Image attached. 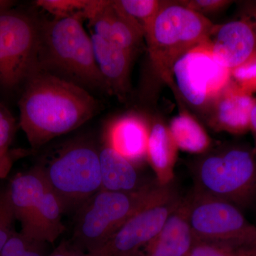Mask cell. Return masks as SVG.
Listing matches in <instances>:
<instances>
[{
  "mask_svg": "<svg viewBox=\"0 0 256 256\" xmlns=\"http://www.w3.org/2000/svg\"><path fill=\"white\" fill-rule=\"evenodd\" d=\"M24 85L20 126L34 150L80 127L99 110L86 89L38 67Z\"/></svg>",
  "mask_w": 256,
  "mask_h": 256,
  "instance_id": "obj_1",
  "label": "cell"
},
{
  "mask_svg": "<svg viewBox=\"0 0 256 256\" xmlns=\"http://www.w3.org/2000/svg\"><path fill=\"white\" fill-rule=\"evenodd\" d=\"M82 20L68 18L40 22L38 67L84 88L108 90Z\"/></svg>",
  "mask_w": 256,
  "mask_h": 256,
  "instance_id": "obj_2",
  "label": "cell"
},
{
  "mask_svg": "<svg viewBox=\"0 0 256 256\" xmlns=\"http://www.w3.org/2000/svg\"><path fill=\"white\" fill-rule=\"evenodd\" d=\"M171 184L161 186L156 182L134 192L101 190L77 210L70 245L87 254L97 252L138 210L162 194Z\"/></svg>",
  "mask_w": 256,
  "mask_h": 256,
  "instance_id": "obj_3",
  "label": "cell"
},
{
  "mask_svg": "<svg viewBox=\"0 0 256 256\" xmlns=\"http://www.w3.org/2000/svg\"><path fill=\"white\" fill-rule=\"evenodd\" d=\"M194 191L228 202L240 210L256 203V152L230 146L198 160L194 166Z\"/></svg>",
  "mask_w": 256,
  "mask_h": 256,
  "instance_id": "obj_4",
  "label": "cell"
},
{
  "mask_svg": "<svg viewBox=\"0 0 256 256\" xmlns=\"http://www.w3.org/2000/svg\"><path fill=\"white\" fill-rule=\"evenodd\" d=\"M214 26L204 15L180 3H164L144 35L152 64L160 78L172 82L176 60L208 42Z\"/></svg>",
  "mask_w": 256,
  "mask_h": 256,
  "instance_id": "obj_5",
  "label": "cell"
},
{
  "mask_svg": "<svg viewBox=\"0 0 256 256\" xmlns=\"http://www.w3.org/2000/svg\"><path fill=\"white\" fill-rule=\"evenodd\" d=\"M38 166L64 212L78 210L101 190L99 150L90 141L78 139L66 143Z\"/></svg>",
  "mask_w": 256,
  "mask_h": 256,
  "instance_id": "obj_6",
  "label": "cell"
},
{
  "mask_svg": "<svg viewBox=\"0 0 256 256\" xmlns=\"http://www.w3.org/2000/svg\"><path fill=\"white\" fill-rule=\"evenodd\" d=\"M188 200V218L195 240L256 248V226L238 207L194 191Z\"/></svg>",
  "mask_w": 256,
  "mask_h": 256,
  "instance_id": "obj_7",
  "label": "cell"
},
{
  "mask_svg": "<svg viewBox=\"0 0 256 256\" xmlns=\"http://www.w3.org/2000/svg\"><path fill=\"white\" fill-rule=\"evenodd\" d=\"M40 21L9 10L0 14V86L24 84L38 68Z\"/></svg>",
  "mask_w": 256,
  "mask_h": 256,
  "instance_id": "obj_8",
  "label": "cell"
},
{
  "mask_svg": "<svg viewBox=\"0 0 256 256\" xmlns=\"http://www.w3.org/2000/svg\"><path fill=\"white\" fill-rule=\"evenodd\" d=\"M178 90L192 106L212 104L230 82V70L218 62L207 43L188 50L172 70Z\"/></svg>",
  "mask_w": 256,
  "mask_h": 256,
  "instance_id": "obj_9",
  "label": "cell"
},
{
  "mask_svg": "<svg viewBox=\"0 0 256 256\" xmlns=\"http://www.w3.org/2000/svg\"><path fill=\"white\" fill-rule=\"evenodd\" d=\"M180 196L172 184L160 196L152 200L114 234L95 256H130L159 234L170 215L180 205Z\"/></svg>",
  "mask_w": 256,
  "mask_h": 256,
  "instance_id": "obj_10",
  "label": "cell"
},
{
  "mask_svg": "<svg viewBox=\"0 0 256 256\" xmlns=\"http://www.w3.org/2000/svg\"><path fill=\"white\" fill-rule=\"evenodd\" d=\"M244 9L235 20L215 26L206 42L216 60L230 70L256 54V2Z\"/></svg>",
  "mask_w": 256,
  "mask_h": 256,
  "instance_id": "obj_11",
  "label": "cell"
},
{
  "mask_svg": "<svg viewBox=\"0 0 256 256\" xmlns=\"http://www.w3.org/2000/svg\"><path fill=\"white\" fill-rule=\"evenodd\" d=\"M87 20L95 34L132 55L144 38L142 30L122 11L117 1L95 0Z\"/></svg>",
  "mask_w": 256,
  "mask_h": 256,
  "instance_id": "obj_12",
  "label": "cell"
},
{
  "mask_svg": "<svg viewBox=\"0 0 256 256\" xmlns=\"http://www.w3.org/2000/svg\"><path fill=\"white\" fill-rule=\"evenodd\" d=\"M188 196L170 215L152 240L130 256H186L195 242L188 218Z\"/></svg>",
  "mask_w": 256,
  "mask_h": 256,
  "instance_id": "obj_13",
  "label": "cell"
},
{
  "mask_svg": "<svg viewBox=\"0 0 256 256\" xmlns=\"http://www.w3.org/2000/svg\"><path fill=\"white\" fill-rule=\"evenodd\" d=\"M256 99L230 80L212 102L210 124L216 130L244 134L250 130Z\"/></svg>",
  "mask_w": 256,
  "mask_h": 256,
  "instance_id": "obj_14",
  "label": "cell"
},
{
  "mask_svg": "<svg viewBox=\"0 0 256 256\" xmlns=\"http://www.w3.org/2000/svg\"><path fill=\"white\" fill-rule=\"evenodd\" d=\"M150 126L137 114L114 120L106 128L105 143L137 166L146 160Z\"/></svg>",
  "mask_w": 256,
  "mask_h": 256,
  "instance_id": "obj_15",
  "label": "cell"
},
{
  "mask_svg": "<svg viewBox=\"0 0 256 256\" xmlns=\"http://www.w3.org/2000/svg\"><path fill=\"white\" fill-rule=\"evenodd\" d=\"M92 42L98 68L109 92L124 98L129 90L132 54L92 34Z\"/></svg>",
  "mask_w": 256,
  "mask_h": 256,
  "instance_id": "obj_16",
  "label": "cell"
},
{
  "mask_svg": "<svg viewBox=\"0 0 256 256\" xmlns=\"http://www.w3.org/2000/svg\"><path fill=\"white\" fill-rule=\"evenodd\" d=\"M99 160L102 190L134 192L156 182L144 180L138 172L137 166L105 142L99 150Z\"/></svg>",
  "mask_w": 256,
  "mask_h": 256,
  "instance_id": "obj_17",
  "label": "cell"
},
{
  "mask_svg": "<svg viewBox=\"0 0 256 256\" xmlns=\"http://www.w3.org/2000/svg\"><path fill=\"white\" fill-rule=\"evenodd\" d=\"M47 188L46 178L38 166L18 173L6 188L15 218L21 224V230L28 227Z\"/></svg>",
  "mask_w": 256,
  "mask_h": 256,
  "instance_id": "obj_18",
  "label": "cell"
},
{
  "mask_svg": "<svg viewBox=\"0 0 256 256\" xmlns=\"http://www.w3.org/2000/svg\"><path fill=\"white\" fill-rule=\"evenodd\" d=\"M178 150L168 126L159 121L152 124L146 160L154 171L156 181L161 186L172 184Z\"/></svg>",
  "mask_w": 256,
  "mask_h": 256,
  "instance_id": "obj_19",
  "label": "cell"
},
{
  "mask_svg": "<svg viewBox=\"0 0 256 256\" xmlns=\"http://www.w3.org/2000/svg\"><path fill=\"white\" fill-rule=\"evenodd\" d=\"M64 212L60 198L48 186L28 227L21 233L38 242L52 244L64 232Z\"/></svg>",
  "mask_w": 256,
  "mask_h": 256,
  "instance_id": "obj_20",
  "label": "cell"
},
{
  "mask_svg": "<svg viewBox=\"0 0 256 256\" xmlns=\"http://www.w3.org/2000/svg\"><path fill=\"white\" fill-rule=\"evenodd\" d=\"M168 128L178 150L202 154L210 148V136L202 124L188 112H182L173 118Z\"/></svg>",
  "mask_w": 256,
  "mask_h": 256,
  "instance_id": "obj_21",
  "label": "cell"
},
{
  "mask_svg": "<svg viewBox=\"0 0 256 256\" xmlns=\"http://www.w3.org/2000/svg\"><path fill=\"white\" fill-rule=\"evenodd\" d=\"M120 8L146 34L164 3L158 0H120Z\"/></svg>",
  "mask_w": 256,
  "mask_h": 256,
  "instance_id": "obj_22",
  "label": "cell"
},
{
  "mask_svg": "<svg viewBox=\"0 0 256 256\" xmlns=\"http://www.w3.org/2000/svg\"><path fill=\"white\" fill-rule=\"evenodd\" d=\"M92 0H38L35 4L56 18H86Z\"/></svg>",
  "mask_w": 256,
  "mask_h": 256,
  "instance_id": "obj_23",
  "label": "cell"
},
{
  "mask_svg": "<svg viewBox=\"0 0 256 256\" xmlns=\"http://www.w3.org/2000/svg\"><path fill=\"white\" fill-rule=\"evenodd\" d=\"M47 244L14 230L0 256H48Z\"/></svg>",
  "mask_w": 256,
  "mask_h": 256,
  "instance_id": "obj_24",
  "label": "cell"
},
{
  "mask_svg": "<svg viewBox=\"0 0 256 256\" xmlns=\"http://www.w3.org/2000/svg\"><path fill=\"white\" fill-rule=\"evenodd\" d=\"M16 132L14 116L2 104H0V161L12 166L9 148Z\"/></svg>",
  "mask_w": 256,
  "mask_h": 256,
  "instance_id": "obj_25",
  "label": "cell"
},
{
  "mask_svg": "<svg viewBox=\"0 0 256 256\" xmlns=\"http://www.w3.org/2000/svg\"><path fill=\"white\" fill-rule=\"evenodd\" d=\"M246 250L226 244L195 240L186 256H244Z\"/></svg>",
  "mask_w": 256,
  "mask_h": 256,
  "instance_id": "obj_26",
  "label": "cell"
},
{
  "mask_svg": "<svg viewBox=\"0 0 256 256\" xmlns=\"http://www.w3.org/2000/svg\"><path fill=\"white\" fill-rule=\"evenodd\" d=\"M15 216L6 188L0 192V255L14 230Z\"/></svg>",
  "mask_w": 256,
  "mask_h": 256,
  "instance_id": "obj_27",
  "label": "cell"
},
{
  "mask_svg": "<svg viewBox=\"0 0 256 256\" xmlns=\"http://www.w3.org/2000/svg\"><path fill=\"white\" fill-rule=\"evenodd\" d=\"M242 90L252 94L256 92V54L240 66L230 70V78Z\"/></svg>",
  "mask_w": 256,
  "mask_h": 256,
  "instance_id": "obj_28",
  "label": "cell"
},
{
  "mask_svg": "<svg viewBox=\"0 0 256 256\" xmlns=\"http://www.w3.org/2000/svg\"><path fill=\"white\" fill-rule=\"evenodd\" d=\"M230 2L224 0H190L181 2L180 4L195 12L204 15L223 9Z\"/></svg>",
  "mask_w": 256,
  "mask_h": 256,
  "instance_id": "obj_29",
  "label": "cell"
},
{
  "mask_svg": "<svg viewBox=\"0 0 256 256\" xmlns=\"http://www.w3.org/2000/svg\"><path fill=\"white\" fill-rule=\"evenodd\" d=\"M69 248H70L69 242H62L53 252L48 254V256H68Z\"/></svg>",
  "mask_w": 256,
  "mask_h": 256,
  "instance_id": "obj_30",
  "label": "cell"
},
{
  "mask_svg": "<svg viewBox=\"0 0 256 256\" xmlns=\"http://www.w3.org/2000/svg\"><path fill=\"white\" fill-rule=\"evenodd\" d=\"M250 130L252 131V136H254V142H255V146L254 148L256 152V104L254 106L252 114H250Z\"/></svg>",
  "mask_w": 256,
  "mask_h": 256,
  "instance_id": "obj_31",
  "label": "cell"
},
{
  "mask_svg": "<svg viewBox=\"0 0 256 256\" xmlns=\"http://www.w3.org/2000/svg\"><path fill=\"white\" fill-rule=\"evenodd\" d=\"M14 2L10 1V0H0V14L4 12L5 11L11 10L14 6Z\"/></svg>",
  "mask_w": 256,
  "mask_h": 256,
  "instance_id": "obj_32",
  "label": "cell"
},
{
  "mask_svg": "<svg viewBox=\"0 0 256 256\" xmlns=\"http://www.w3.org/2000/svg\"><path fill=\"white\" fill-rule=\"evenodd\" d=\"M68 256H95L92 254H87V252H80V250H76L74 248L73 246L70 244V248H69V252Z\"/></svg>",
  "mask_w": 256,
  "mask_h": 256,
  "instance_id": "obj_33",
  "label": "cell"
},
{
  "mask_svg": "<svg viewBox=\"0 0 256 256\" xmlns=\"http://www.w3.org/2000/svg\"><path fill=\"white\" fill-rule=\"evenodd\" d=\"M9 170H6L1 164H0V178H6V175L9 173Z\"/></svg>",
  "mask_w": 256,
  "mask_h": 256,
  "instance_id": "obj_34",
  "label": "cell"
},
{
  "mask_svg": "<svg viewBox=\"0 0 256 256\" xmlns=\"http://www.w3.org/2000/svg\"><path fill=\"white\" fill-rule=\"evenodd\" d=\"M244 256H256V248L246 249Z\"/></svg>",
  "mask_w": 256,
  "mask_h": 256,
  "instance_id": "obj_35",
  "label": "cell"
},
{
  "mask_svg": "<svg viewBox=\"0 0 256 256\" xmlns=\"http://www.w3.org/2000/svg\"><path fill=\"white\" fill-rule=\"evenodd\" d=\"M0 164L2 165V166H4V168H6V170H9V171H10V169H11L12 166H10V165H9V164H5V163L2 162V161H0Z\"/></svg>",
  "mask_w": 256,
  "mask_h": 256,
  "instance_id": "obj_36",
  "label": "cell"
}]
</instances>
